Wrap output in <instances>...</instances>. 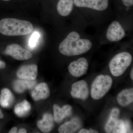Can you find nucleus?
Instances as JSON below:
<instances>
[{"mask_svg":"<svg viewBox=\"0 0 133 133\" xmlns=\"http://www.w3.org/2000/svg\"><path fill=\"white\" fill-rule=\"evenodd\" d=\"M92 42L88 38L82 37L76 31L69 33L60 43L59 50L62 55L73 56L84 54L92 48Z\"/></svg>","mask_w":133,"mask_h":133,"instance_id":"1","label":"nucleus"},{"mask_svg":"<svg viewBox=\"0 0 133 133\" xmlns=\"http://www.w3.org/2000/svg\"><path fill=\"white\" fill-rule=\"evenodd\" d=\"M30 22L14 18H5L0 21V33L7 36H23L32 32Z\"/></svg>","mask_w":133,"mask_h":133,"instance_id":"2","label":"nucleus"},{"mask_svg":"<svg viewBox=\"0 0 133 133\" xmlns=\"http://www.w3.org/2000/svg\"><path fill=\"white\" fill-rule=\"evenodd\" d=\"M132 57L130 53L123 51L115 55L109 62V66L112 75L119 77L122 75L131 65Z\"/></svg>","mask_w":133,"mask_h":133,"instance_id":"3","label":"nucleus"},{"mask_svg":"<svg viewBox=\"0 0 133 133\" xmlns=\"http://www.w3.org/2000/svg\"><path fill=\"white\" fill-rule=\"evenodd\" d=\"M112 79L108 75L98 76L93 82L91 94L93 99H100L104 97L111 88Z\"/></svg>","mask_w":133,"mask_h":133,"instance_id":"4","label":"nucleus"},{"mask_svg":"<svg viewBox=\"0 0 133 133\" xmlns=\"http://www.w3.org/2000/svg\"><path fill=\"white\" fill-rule=\"evenodd\" d=\"M126 31L121 23L118 21H113L109 24L105 33L108 41L111 42H118L126 36Z\"/></svg>","mask_w":133,"mask_h":133,"instance_id":"5","label":"nucleus"},{"mask_svg":"<svg viewBox=\"0 0 133 133\" xmlns=\"http://www.w3.org/2000/svg\"><path fill=\"white\" fill-rule=\"evenodd\" d=\"M74 4L77 8L102 12L108 8L109 1L108 0H74Z\"/></svg>","mask_w":133,"mask_h":133,"instance_id":"6","label":"nucleus"},{"mask_svg":"<svg viewBox=\"0 0 133 133\" xmlns=\"http://www.w3.org/2000/svg\"><path fill=\"white\" fill-rule=\"evenodd\" d=\"M5 53L19 60H27L32 57L31 52L16 44H12L8 45Z\"/></svg>","mask_w":133,"mask_h":133,"instance_id":"7","label":"nucleus"},{"mask_svg":"<svg viewBox=\"0 0 133 133\" xmlns=\"http://www.w3.org/2000/svg\"><path fill=\"white\" fill-rule=\"evenodd\" d=\"M88 63L86 58L81 57L71 63L68 70L72 76L79 77L84 75L88 70Z\"/></svg>","mask_w":133,"mask_h":133,"instance_id":"8","label":"nucleus"},{"mask_svg":"<svg viewBox=\"0 0 133 133\" xmlns=\"http://www.w3.org/2000/svg\"><path fill=\"white\" fill-rule=\"evenodd\" d=\"M89 94L88 84L84 80L77 81L72 85L71 94L72 97L85 100Z\"/></svg>","mask_w":133,"mask_h":133,"instance_id":"9","label":"nucleus"},{"mask_svg":"<svg viewBox=\"0 0 133 133\" xmlns=\"http://www.w3.org/2000/svg\"><path fill=\"white\" fill-rule=\"evenodd\" d=\"M38 74L37 66L36 65L30 64L22 66L17 72L18 78L28 80H35Z\"/></svg>","mask_w":133,"mask_h":133,"instance_id":"10","label":"nucleus"},{"mask_svg":"<svg viewBox=\"0 0 133 133\" xmlns=\"http://www.w3.org/2000/svg\"><path fill=\"white\" fill-rule=\"evenodd\" d=\"M54 119L57 123H60L65 118L70 116L72 113V108L69 105L60 108L57 104L53 105Z\"/></svg>","mask_w":133,"mask_h":133,"instance_id":"11","label":"nucleus"},{"mask_svg":"<svg viewBox=\"0 0 133 133\" xmlns=\"http://www.w3.org/2000/svg\"><path fill=\"white\" fill-rule=\"evenodd\" d=\"M31 95L33 99L35 101L46 99L50 95L49 88L46 83H40L36 86L31 92Z\"/></svg>","mask_w":133,"mask_h":133,"instance_id":"12","label":"nucleus"},{"mask_svg":"<svg viewBox=\"0 0 133 133\" xmlns=\"http://www.w3.org/2000/svg\"><path fill=\"white\" fill-rule=\"evenodd\" d=\"M74 0H59L57 6L58 14L61 16H69L73 10Z\"/></svg>","mask_w":133,"mask_h":133,"instance_id":"13","label":"nucleus"},{"mask_svg":"<svg viewBox=\"0 0 133 133\" xmlns=\"http://www.w3.org/2000/svg\"><path fill=\"white\" fill-rule=\"evenodd\" d=\"M37 125L43 132H49L54 127V118L50 114H45L44 115L43 119L37 122Z\"/></svg>","mask_w":133,"mask_h":133,"instance_id":"14","label":"nucleus"},{"mask_svg":"<svg viewBox=\"0 0 133 133\" xmlns=\"http://www.w3.org/2000/svg\"><path fill=\"white\" fill-rule=\"evenodd\" d=\"M80 120L74 118L70 121L65 122L59 127L58 132L60 133H74L81 127Z\"/></svg>","mask_w":133,"mask_h":133,"instance_id":"15","label":"nucleus"},{"mask_svg":"<svg viewBox=\"0 0 133 133\" xmlns=\"http://www.w3.org/2000/svg\"><path fill=\"white\" fill-rule=\"evenodd\" d=\"M116 99L121 106L124 107L130 105L133 101V88L123 90L118 94Z\"/></svg>","mask_w":133,"mask_h":133,"instance_id":"16","label":"nucleus"},{"mask_svg":"<svg viewBox=\"0 0 133 133\" xmlns=\"http://www.w3.org/2000/svg\"><path fill=\"white\" fill-rule=\"evenodd\" d=\"M36 83V81L34 80L18 79L14 82L13 87L16 92L21 93L26 90L33 88Z\"/></svg>","mask_w":133,"mask_h":133,"instance_id":"17","label":"nucleus"},{"mask_svg":"<svg viewBox=\"0 0 133 133\" xmlns=\"http://www.w3.org/2000/svg\"><path fill=\"white\" fill-rule=\"evenodd\" d=\"M14 95L8 88L3 89L0 95V105L3 107L7 108L12 105L14 102Z\"/></svg>","mask_w":133,"mask_h":133,"instance_id":"18","label":"nucleus"},{"mask_svg":"<svg viewBox=\"0 0 133 133\" xmlns=\"http://www.w3.org/2000/svg\"><path fill=\"white\" fill-rule=\"evenodd\" d=\"M119 114L120 111L118 108H114L112 109L109 119L105 126V130L106 132L111 133L118 119Z\"/></svg>","mask_w":133,"mask_h":133,"instance_id":"19","label":"nucleus"},{"mask_svg":"<svg viewBox=\"0 0 133 133\" xmlns=\"http://www.w3.org/2000/svg\"><path fill=\"white\" fill-rule=\"evenodd\" d=\"M31 108L30 103L25 100L16 105L15 108V112L17 116L23 117L28 113Z\"/></svg>","mask_w":133,"mask_h":133,"instance_id":"20","label":"nucleus"},{"mask_svg":"<svg viewBox=\"0 0 133 133\" xmlns=\"http://www.w3.org/2000/svg\"><path fill=\"white\" fill-rule=\"evenodd\" d=\"M112 132L114 133H127L125 122L122 120H118Z\"/></svg>","mask_w":133,"mask_h":133,"instance_id":"21","label":"nucleus"},{"mask_svg":"<svg viewBox=\"0 0 133 133\" xmlns=\"http://www.w3.org/2000/svg\"><path fill=\"white\" fill-rule=\"evenodd\" d=\"M40 36V34L37 31H35L32 34L29 41V45L31 48L35 47Z\"/></svg>","mask_w":133,"mask_h":133,"instance_id":"22","label":"nucleus"},{"mask_svg":"<svg viewBox=\"0 0 133 133\" xmlns=\"http://www.w3.org/2000/svg\"><path fill=\"white\" fill-rule=\"evenodd\" d=\"M122 2L123 5L127 8L132 7L133 0H122Z\"/></svg>","mask_w":133,"mask_h":133,"instance_id":"23","label":"nucleus"},{"mask_svg":"<svg viewBox=\"0 0 133 133\" xmlns=\"http://www.w3.org/2000/svg\"><path fill=\"white\" fill-rule=\"evenodd\" d=\"M79 133H98V131L96 130L93 129H90V130L88 129H81L79 132Z\"/></svg>","mask_w":133,"mask_h":133,"instance_id":"24","label":"nucleus"},{"mask_svg":"<svg viewBox=\"0 0 133 133\" xmlns=\"http://www.w3.org/2000/svg\"><path fill=\"white\" fill-rule=\"evenodd\" d=\"M6 63L5 62L0 60V69H3L6 67Z\"/></svg>","mask_w":133,"mask_h":133,"instance_id":"25","label":"nucleus"},{"mask_svg":"<svg viewBox=\"0 0 133 133\" xmlns=\"http://www.w3.org/2000/svg\"><path fill=\"white\" fill-rule=\"evenodd\" d=\"M17 131V128L16 127H14L13 128L11 129V130L9 132V133H16Z\"/></svg>","mask_w":133,"mask_h":133,"instance_id":"26","label":"nucleus"},{"mask_svg":"<svg viewBox=\"0 0 133 133\" xmlns=\"http://www.w3.org/2000/svg\"><path fill=\"white\" fill-rule=\"evenodd\" d=\"M26 132H27V131H26V129H21L19 131V133H25Z\"/></svg>","mask_w":133,"mask_h":133,"instance_id":"27","label":"nucleus"},{"mask_svg":"<svg viewBox=\"0 0 133 133\" xmlns=\"http://www.w3.org/2000/svg\"><path fill=\"white\" fill-rule=\"evenodd\" d=\"M130 76H131V78L132 79V80L133 79V69L132 68L131 69V73H130Z\"/></svg>","mask_w":133,"mask_h":133,"instance_id":"28","label":"nucleus"},{"mask_svg":"<svg viewBox=\"0 0 133 133\" xmlns=\"http://www.w3.org/2000/svg\"><path fill=\"white\" fill-rule=\"evenodd\" d=\"M4 117L3 114L2 113L1 110L0 109V119H2Z\"/></svg>","mask_w":133,"mask_h":133,"instance_id":"29","label":"nucleus"},{"mask_svg":"<svg viewBox=\"0 0 133 133\" xmlns=\"http://www.w3.org/2000/svg\"><path fill=\"white\" fill-rule=\"evenodd\" d=\"M3 1H10V0H3Z\"/></svg>","mask_w":133,"mask_h":133,"instance_id":"30","label":"nucleus"}]
</instances>
